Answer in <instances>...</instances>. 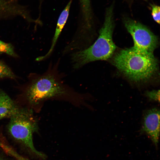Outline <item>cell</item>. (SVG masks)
Instances as JSON below:
<instances>
[{"label":"cell","instance_id":"obj_12","mask_svg":"<svg viewBox=\"0 0 160 160\" xmlns=\"http://www.w3.org/2000/svg\"><path fill=\"white\" fill-rule=\"evenodd\" d=\"M151 7V15L153 20L158 24L160 23V7L155 4H150Z\"/></svg>","mask_w":160,"mask_h":160},{"label":"cell","instance_id":"obj_5","mask_svg":"<svg viewBox=\"0 0 160 160\" xmlns=\"http://www.w3.org/2000/svg\"><path fill=\"white\" fill-rule=\"evenodd\" d=\"M123 22L132 38L133 47L140 52L153 54L158 46L157 37L145 26L131 18L125 17Z\"/></svg>","mask_w":160,"mask_h":160},{"label":"cell","instance_id":"obj_9","mask_svg":"<svg viewBox=\"0 0 160 160\" xmlns=\"http://www.w3.org/2000/svg\"><path fill=\"white\" fill-rule=\"evenodd\" d=\"M84 25L82 29L88 30L91 27L92 23V12L90 0H80Z\"/></svg>","mask_w":160,"mask_h":160},{"label":"cell","instance_id":"obj_14","mask_svg":"<svg viewBox=\"0 0 160 160\" xmlns=\"http://www.w3.org/2000/svg\"><path fill=\"white\" fill-rule=\"evenodd\" d=\"M0 160H1V159H0Z\"/></svg>","mask_w":160,"mask_h":160},{"label":"cell","instance_id":"obj_1","mask_svg":"<svg viewBox=\"0 0 160 160\" xmlns=\"http://www.w3.org/2000/svg\"><path fill=\"white\" fill-rule=\"evenodd\" d=\"M26 97L29 103L34 106L55 99L67 101L77 106H87V94L75 91L51 73L34 79L26 90Z\"/></svg>","mask_w":160,"mask_h":160},{"label":"cell","instance_id":"obj_13","mask_svg":"<svg viewBox=\"0 0 160 160\" xmlns=\"http://www.w3.org/2000/svg\"><path fill=\"white\" fill-rule=\"evenodd\" d=\"M146 95L151 100L159 102V90H153L151 91L147 92L146 93Z\"/></svg>","mask_w":160,"mask_h":160},{"label":"cell","instance_id":"obj_11","mask_svg":"<svg viewBox=\"0 0 160 160\" xmlns=\"http://www.w3.org/2000/svg\"><path fill=\"white\" fill-rule=\"evenodd\" d=\"M0 53H4L14 57H18L13 46L10 43H7L0 40Z\"/></svg>","mask_w":160,"mask_h":160},{"label":"cell","instance_id":"obj_7","mask_svg":"<svg viewBox=\"0 0 160 160\" xmlns=\"http://www.w3.org/2000/svg\"><path fill=\"white\" fill-rule=\"evenodd\" d=\"M72 1V0H70L61 12L59 17L52 44L48 52L45 55L37 57L36 59V61H40L45 59L52 53L58 39L68 19Z\"/></svg>","mask_w":160,"mask_h":160},{"label":"cell","instance_id":"obj_6","mask_svg":"<svg viewBox=\"0 0 160 160\" xmlns=\"http://www.w3.org/2000/svg\"><path fill=\"white\" fill-rule=\"evenodd\" d=\"M160 111L157 108H152L145 114L143 130L150 137L155 144L158 143L160 131Z\"/></svg>","mask_w":160,"mask_h":160},{"label":"cell","instance_id":"obj_2","mask_svg":"<svg viewBox=\"0 0 160 160\" xmlns=\"http://www.w3.org/2000/svg\"><path fill=\"white\" fill-rule=\"evenodd\" d=\"M112 63L129 79L137 82L146 81L158 70L153 54L140 52L133 47L120 50L113 57Z\"/></svg>","mask_w":160,"mask_h":160},{"label":"cell","instance_id":"obj_10","mask_svg":"<svg viewBox=\"0 0 160 160\" xmlns=\"http://www.w3.org/2000/svg\"><path fill=\"white\" fill-rule=\"evenodd\" d=\"M17 77L10 68L0 60V79L7 78L15 79Z\"/></svg>","mask_w":160,"mask_h":160},{"label":"cell","instance_id":"obj_3","mask_svg":"<svg viewBox=\"0 0 160 160\" xmlns=\"http://www.w3.org/2000/svg\"><path fill=\"white\" fill-rule=\"evenodd\" d=\"M113 8V3L106 9L103 24L94 44L72 54V59L74 68H78L92 61L106 60L112 56L116 47L113 40L114 26Z\"/></svg>","mask_w":160,"mask_h":160},{"label":"cell","instance_id":"obj_4","mask_svg":"<svg viewBox=\"0 0 160 160\" xmlns=\"http://www.w3.org/2000/svg\"><path fill=\"white\" fill-rule=\"evenodd\" d=\"M10 119L7 129L11 136L35 154L44 158V155L38 151L33 145V135L38 130V126L32 111L22 108Z\"/></svg>","mask_w":160,"mask_h":160},{"label":"cell","instance_id":"obj_8","mask_svg":"<svg viewBox=\"0 0 160 160\" xmlns=\"http://www.w3.org/2000/svg\"><path fill=\"white\" fill-rule=\"evenodd\" d=\"M22 109L5 92L0 91V119L10 118L19 112Z\"/></svg>","mask_w":160,"mask_h":160}]
</instances>
